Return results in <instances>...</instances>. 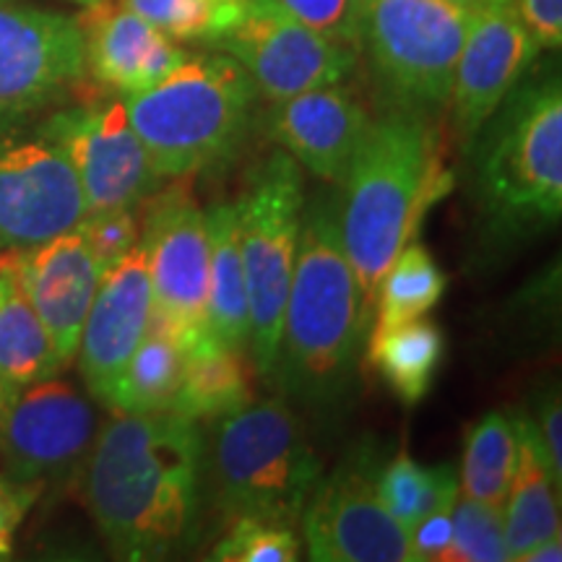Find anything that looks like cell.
<instances>
[{"label":"cell","instance_id":"obj_35","mask_svg":"<svg viewBox=\"0 0 562 562\" xmlns=\"http://www.w3.org/2000/svg\"><path fill=\"white\" fill-rule=\"evenodd\" d=\"M533 430H537L539 448H542L544 463L550 469L554 487L560 490L562 482V404L558 389L544 393L542 404H539L537 419H531Z\"/></svg>","mask_w":562,"mask_h":562},{"label":"cell","instance_id":"obj_28","mask_svg":"<svg viewBox=\"0 0 562 562\" xmlns=\"http://www.w3.org/2000/svg\"><path fill=\"white\" fill-rule=\"evenodd\" d=\"M448 290V277L419 243H409L393 258L375 290L372 334L417 321L438 305Z\"/></svg>","mask_w":562,"mask_h":562},{"label":"cell","instance_id":"obj_8","mask_svg":"<svg viewBox=\"0 0 562 562\" xmlns=\"http://www.w3.org/2000/svg\"><path fill=\"white\" fill-rule=\"evenodd\" d=\"M237 211V243L250 313V357L258 375L269 378L277 362L281 318L300 245L305 188L300 165L273 151L250 175Z\"/></svg>","mask_w":562,"mask_h":562},{"label":"cell","instance_id":"obj_40","mask_svg":"<svg viewBox=\"0 0 562 562\" xmlns=\"http://www.w3.org/2000/svg\"><path fill=\"white\" fill-rule=\"evenodd\" d=\"M451 3L476 13V11H487V9H505V5H513V0H451Z\"/></svg>","mask_w":562,"mask_h":562},{"label":"cell","instance_id":"obj_2","mask_svg":"<svg viewBox=\"0 0 562 562\" xmlns=\"http://www.w3.org/2000/svg\"><path fill=\"white\" fill-rule=\"evenodd\" d=\"M372 311L362 297L339 229V199L315 195L302 211L271 375L294 402L323 406L341 396L360 357Z\"/></svg>","mask_w":562,"mask_h":562},{"label":"cell","instance_id":"obj_38","mask_svg":"<svg viewBox=\"0 0 562 562\" xmlns=\"http://www.w3.org/2000/svg\"><path fill=\"white\" fill-rule=\"evenodd\" d=\"M37 492L19 487L16 482H11L9 476L0 472V560L11 558L13 552V539L21 521H24L26 510L32 508Z\"/></svg>","mask_w":562,"mask_h":562},{"label":"cell","instance_id":"obj_11","mask_svg":"<svg viewBox=\"0 0 562 562\" xmlns=\"http://www.w3.org/2000/svg\"><path fill=\"white\" fill-rule=\"evenodd\" d=\"M370 448L347 456L315 484L302 510L307 558L318 562H412L409 531L378 497Z\"/></svg>","mask_w":562,"mask_h":562},{"label":"cell","instance_id":"obj_39","mask_svg":"<svg viewBox=\"0 0 562 562\" xmlns=\"http://www.w3.org/2000/svg\"><path fill=\"white\" fill-rule=\"evenodd\" d=\"M562 560V537L554 533V537L539 542L533 550L526 552L524 562H560Z\"/></svg>","mask_w":562,"mask_h":562},{"label":"cell","instance_id":"obj_19","mask_svg":"<svg viewBox=\"0 0 562 562\" xmlns=\"http://www.w3.org/2000/svg\"><path fill=\"white\" fill-rule=\"evenodd\" d=\"M370 125L360 100L336 87L302 91L273 102L266 112V136L300 167L328 182L344 178Z\"/></svg>","mask_w":562,"mask_h":562},{"label":"cell","instance_id":"obj_18","mask_svg":"<svg viewBox=\"0 0 562 562\" xmlns=\"http://www.w3.org/2000/svg\"><path fill=\"white\" fill-rule=\"evenodd\" d=\"M13 256L26 297L50 334L60 360L68 364L79 351L83 323L104 269L79 227L32 248H13Z\"/></svg>","mask_w":562,"mask_h":562},{"label":"cell","instance_id":"obj_23","mask_svg":"<svg viewBox=\"0 0 562 562\" xmlns=\"http://www.w3.org/2000/svg\"><path fill=\"white\" fill-rule=\"evenodd\" d=\"M518 419V461L510 492L503 505V529L508 544V560H521L539 542L560 533L558 495L547 469L537 430L529 417Z\"/></svg>","mask_w":562,"mask_h":562},{"label":"cell","instance_id":"obj_3","mask_svg":"<svg viewBox=\"0 0 562 562\" xmlns=\"http://www.w3.org/2000/svg\"><path fill=\"white\" fill-rule=\"evenodd\" d=\"M339 182L341 243L372 311L385 269L414 243L427 211L451 191L453 175L427 117L389 112L370 125Z\"/></svg>","mask_w":562,"mask_h":562},{"label":"cell","instance_id":"obj_13","mask_svg":"<svg viewBox=\"0 0 562 562\" xmlns=\"http://www.w3.org/2000/svg\"><path fill=\"white\" fill-rule=\"evenodd\" d=\"M87 214L74 165L50 136L0 128V245L32 248Z\"/></svg>","mask_w":562,"mask_h":562},{"label":"cell","instance_id":"obj_4","mask_svg":"<svg viewBox=\"0 0 562 562\" xmlns=\"http://www.w3.org/2000/svg\"><path fill=\"white\" fill-rule=\"evenodd\" d=\"M258 89L229 55L186 58L157 87L125 94V112L167 178H193L235 157L256 117Z\"/></svg>","mask_w":562,"mask_h":562},{"label":"cell","instance_id":"obj_16","mask_svg":"<svg viewBox=\"0 0 562 562\" xmlns=\"http://www.w3.org/2000/svg\"><path fill=\"white\" fill-rule=\"evenodd\" d=\"M537 53V40L513 5L474 13L448 97L453 131L463 146L501 110Z\"/></svg>","mask_w":562,"mask_h":562},{"label":"cell","instance_id":"obj_31","mask_svg":"<svg viewBox=\"0 0 562 562\" xmlns=\"http://www.w3.org/2000/svg\"><path fill=\"white\" fill-rule=\"evenodd\" d=\"M453 539L446 562H505L508 544H505L503 510L487 503L472 501L463 495L456 497L453 510Z\"/></svg>","mask_w":562,"mask_h":562},{"label":"cell","instance_id":"obj_17","mask_svg":"<svg viewBox=\"0 0 562 562\" xmlns=\"http://www.w3.org/2000/svg\"><path fill=\"white\" fill-rule=\"evenodd\" d=\"M151 318V281L140 243L104 271L79 341V370L91 396L115 402L117 385Z\"/></svg>","mask_w":562,"mask_h":562},{"label":"cell","instance_id":"obj_21","mask_svg":"<svg viewBox=\"0 0 562 562\" xmlns=\"http://www.w3.org/2000/svg\"><path fill=\"white\" fill-rule=\"evenodd\" d=\"M58 349L21 284L13 248L0 250V393L3 398L63 370Z\"/></svg>","mask_w":562,"mask_h":562},{"label":"cell","instance_id":"obj_15","mask_svg":"<svg viewBox=\"0 0 562 562\" xmlns=\"http://www.w3.org/2000/svg\"><path fill=\"white\" fill-rule=\"evenodd\" d=\"M87 70L76 19L0 3V112L32 110L74 87Z\"/></svg>","mask_w":562,"mask_h":562},{"label":"cell","instance_id":"obj_26","mask_svg":"<svg viewBox=\"0 0 562 562\" xmlns=\"http://www.w3.org/2000/svg\"><path fill=\"white\" fill-rule=\"evenodd\" d=\"M252 402L250 370L245 351L206 341L188 351L186 378L175 412L191 419H216Z\"/></svg>","mask_w":562,"mask_h":562},{"label":"cell","instance_id":"obj_10","mask_svg":"<svg viewBox=\"0 0 562 562\" xmlns=\"http://www.w3.org/2000/svg\"><path fill=\"white\" fill-rule=\"evenodd\" d=\"M97 432L94 406L74 385L55 378L26 385L3 398L0 472L40 495L79 476Z\"/></svg>","mask_w":562,"mask_h":562},{"label":"cell","instance_id":"obj_24","mask_svg":"<svg viewBox=\"0 0 562 562\" xmlns=\"http://www.w3.org/2000/svg\"><path fill=\"white\" fill-rule=\"evenodd\" d=\"M442 355L446 336L438 323L425 318L370 334L368 339V362L406 406H417L430 393Z\"/></svg>","mask_w":562,"mask_h":562},{"label":"cell","instance_id":"obj_37","mask_svg":"<svg viewBox=\"0 0 562 562\" xmlns=\"http://www.w3.org/2000/svg\"><path fill=\"white\" fill-rule=\"evenodd\" d=\"M518 19L539 47L560 50L562 45V0H513Z\"/></svg>","mask_w":562,"mask_h":562},{"label":"cell","instance_id":"obj_36","mask_svg":"<svg viewBox=\"0 0 562 562\" xmlns=\"http://www.w3.org/2000/svg\"><path fill=\"white\" fill-rule=\"evenodd\" d=\"M453 508H440L425 516L422 521L409 531V550L412 562H446V554L451 550L453 539Z\"/></svg>","mask_w":562,"mask_h":562},{"label":"cell","instance_id":"obj_9","mask_svg":"<svg viewBox=\"0 0 562 562\" xmlns=\"http://www.w3.org/2000/svg\"><path fill=\"white\" fill-rule=\"evenodd\" d=\"M144 235L151 281V323L186 351L209 339V232L191 178H175L144 201ZM216 344V341H214Z\"/></svg>","mask_w":562,"mask_h":562},{"label":"cell","instance_id":"obj_29","mask_svg":"<svg viewBox=\"0 0 562 562\" xmlns=\"http://www.w3.org/2000/svg\"><path fill=\"white\" fill-rule=\"evenodd\" d=\"M378 497L385 510L412 531L422 518L440 508H453L459 497V474L453 467H422L409 453H396L378 469Z\"/></svg>","mask_w":562,"mask_h":562},{"label":"cell","instance_id":"obj_7","mask_svg":"<svg viewBox=\"0 0 562 562\" xmlns=\"http://www.w3.org/2000/svg\"><path fill=\"white\" fill-rule=\"evenodd\" d=\"M472 19L451 0H364L360 47L391 112L427 117L446 108Z\"/></svg>","mask_w":562,"mask_h":562},{"label":"cell","instance_id":"obj_42","mask_svg":"<svg viewBox=\"0 0 562 562\" xmlns=\"http://www.w3.org/2000/svg\"><path fill=\"white\" fill-rule=\"evenodd\" d=\"M0 248H3V245H0Z\"/></svg>","mask_w":562,"mask_h":562},{"label":"cell","instance_id":"obj_6","mask_svg":"<svg viewBox=\"0 0 562 562\" xmlns=\"http://www.w3.org/2000/svg\"><path fill=\"white\" fill-rule=\"evenodd\" d=\"M211 474L229 521L248 516L297 529L323 469L297 414L263 398L216 417Z\"/></svg>","mask_w":562,"mask_h":562},{"label":"cell","instance_id":"obj_20","mask_svg":"<svg viewBox=\"0 0 562 562\" xmlns=\"http://www.w3.org/2000/svg\"><path fill=\"white\" fill-rule=\"evenodd\" d=\"M79 24L87 68L123 94L157 87L188 58L175 40L123 5H94Z\"/></svg>","mask_w":562,"mask_h":562},{"label":"cell","instance_id":"obj_14","mask_svg":"<svg viewBox=\"0 0 562 562\" xmlns=\"http://www.w3.org/2000/svg\"><path fill=\"white\" fill-rule=\"evenodd\" d=\"M42 133L74 165L89 214L138 209L165 182L133 131L123 100L58 112Z\"/></svg>","mask_w":562,"mask_h":562},{"label":"cell","instance_id":"obj_27","mask_svg":"<svg viewBox=\"0 0 562 562\" xmlns=\"http://www.w3.org/2000/svg\"><path fill=\"white\" fill-rule=\"evenodd\" d=\"M518 461V419L490 412L467 435L459 490L492 508L505 505Z\"/></svg>","mask_w":562,"mask_h":562},{"label":"cell","instance_id":"obj_1","mask_svg":"<svg viewBox=\"0 0 562 562\" xmlns=\"http://www.w3.org/2000/svg\"><path fill=\"white\" fill-rule=\"evenodd\" d=\"M203 442L180 412H117L81 467V495L123 560H157L182 544L199 510Z\"/></svg>","mask_w":562,"mask_h":562},{"label":"cell","instance_id":"obj_41","mask_svg":"<svg viewBox=\"0 0 562 562\" xmlns=\"http://www.w3.org/2000/svg\"><path fill=\"white\" fill-rule=\"evenodd\" d=\"M0 409H3V393H0Z\"/></svg>","mask_w":562,"mask_h":562},{"label":"cell","instance_id":"obj_25","mask_svg":"<svg viewBox=\"0 0 562 562\" xmlns=\"http://www.w3.org/2000/svg\"><path fill=\"white\" fill-rule=\"evenodd\" d=\"M188 351L170 331L149 321L117 385L115 412H175L186 378Z\"/></svg>","mask_w":562,"mask_h":562},{"label":"cell","instance_id":"obj_33","mask_svg":"<svg viewBox=\"0 0 562 562\" xmlns=\"http://www.w3.org/2000/svg\"><path fill=\"white\" fill-rule=\"evenodd\" d=\"M286 16L326 37L360 47L364 0H273Z\"/></svg>","mask_w":562,"mask_h":562},{"label":"cell","instance_id":"obj_12","mask_svg":"<svg viewBox=\"0 0 562 562\" xmlns=\"http://www.w3.org/2000/svg\"><path fill=\"white\" fill-rule=\"evenodd\" d=\"M214 45L240 63L258 94L271 102L336 87L355 70L360 53V47L326 37L286 16L273 0H248L240 24Z\"/></svg>","mask_w":562,"mask_h":562},{"label":"cell","instance_id":"obj_22","mask_svg":"<svg viewBox=\"0 0 562 562\" xmlns=\"http://www.w3.org/2000/svg\"><path fill=\"white\" fill-rule=\"evenodd\" d=\"M203 220L209 232V339L248 351L250 313L235 203H214L203 211Z\"/></svg>","mask_w":562,"mask_h":562},{"label":"cell","instance_id":"obj_32","mask_svg":"<svg viewBox=\"0 0 562 562\" xmlns=\"http://www.w3.org/2000/svg\"><path fill=\"white\" fill-rule=\"evenodd\" d=\"M302 544L292 526H281L261 518H232L224 539L214 547L211 560L220 562H294Z\"/></svg>","mask_w":562,"mask_h":562},{"label":"cell","instance_id":"obj_5","mask_svg":"<svg viewBox=\"0 0 562 562\" xmlns=\"http://www.w3.org/2000/svg\"><path fill=\"white\" fill-rule=\"evenodd\" d=\"M503 108V104H501ZM474 193L492 235L526 237L562 214L560 81L524 89L495 112L472 144Z\"/></svg>","mask_w":562,"mask_h":562},{"label":"cell","instance_id":"obj_34","mask_svg":"<svg viewBox=\"0 0 562 562\" xmlns=\"http://www.w3.org/2000/svg\"><path fill=\"white\" fill-rule=\"evenodd\" d=\"M79 229L104 271L121 261L138 240V222L133 209L91 211L83 216Z\"/></svg>","mask_w":562,"mask_h":562},{"label":"cell","instance_id":"obj_30","mask_svg":"<svg viewBox=\"0 0 562 562\" xmlns=\"http://www.w3.org/2000/svg\"><path fill=\"white\" fill-rule=\"evenodd\" d=\"M121 5L180 42H216L248 11V0H123Z\"/></svg>","mask_w":562,"mask_h":562}]
</instances>
